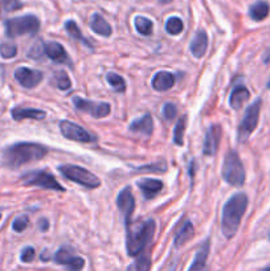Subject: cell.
<instances>
[{
  "instance_id": "cell-21",
  "label": "cell",
  "mask_w": 270,
  "mask_h": 271,
  "mask_svg": "<svg viewBox=\"0 0 270 271\" xmlns=\"http://www.w3.org/2000/svg\"><path fill=\"white\" fill-rule=\"evenodd\" d=\"M249 98H250V93H249V90L246 89L245 86L244 85L236 86V87L232 90V93H230V98H229L230 107L235 109V110H240V109L244 106V103L248 102Z\"/></svg>"
},
{
  "instance_id": "cell-31",
  "label": "cell",
  "mask_w": 270,
  "mask_h": 271,
  "mask_svg": "<svg viewBox=\"0 0 270 271\" xmlns=\"http://www.w3.org/2000/svg\"><path fill=\"white\" fill-rule=\"evenodd\" d=\"M23 7L20 0H0V17L8 12H15Z\"/></svg>"
},
{
  "instance_id": "cell-7",
  "label": "cell",
  "mask_w": 270,
  "mask_h": 271,
  "mask_svg": "<svg viewBox=\"0 0 270 271\" xmlns=\"http://www.w3.org/2000/svg\"><path fill=\"white\" fill-rule=\"evenodd\" d=\"M261 105H262V101L258 98L246 109L245 115H244L243 120H241V123L239 126V130H237V141H239V143H244V142L248 141L252 132L256 130L258 119H260Z\"/></svg>"
},
{
  "instance_id": "cell-46",
  "label": "cell",
  "mask_w": 270,
  "mask_h": 271,
  "mask_svg": "<svg viewBox=\"0 0 270 271\" xmlns=\"http://www.w3.org/2000/svg\"><path fill=\"white\" fill-rule=\"evenodd\" d=\"M269 237H270V236H269Z\"/></svg>"
},
{
  "instance_id": "cell-41",
  "label": "cell",
  "mask_w": 270,
  "mask_h": 271,
  "mask_svg": "<svg viewBox=\"0 0 270 271\" xmlns=\"http://www.w3.org/2000/svg\"><path fill=\"white\" fill-rule=\"evenodd\" d=\"M172 0H159V3L162 4H167V3H171Z\"/></svg>"
},
{
  "instance_id": "cell-14",
  "label": "cell",
  "mask_w": 270,
  "mask_h": 271,
  "mask_svg": "<svg viewBox=\"0 0 270 271\" xmlns=\"http://www.w3.org/2000/svg\"><path fill=\"white\" fill-rule=\"evenodd\" d=\"M221 142V126L220 124H212L207 131L203 147V154L207 156H213L217 152Z\"/></svg>"
},
{
  "instance_id": "cell-20",
  "label": "cell",
  "mask_w": 270,
  "mask_h": 271,
  "mask_svg": "<svg viewBox=\"0 0 270 271\" xmlns=\"http://www.w3.org/2000/svg\"><path fill=\"white\" fill-rule=\"evenodd\" d=\"M175 81H176V77L172 73L159 72L154 76V78L151 81V85H152V89L157 90V92H166L175 85Z\"/></svg>"
},
{
  "instance_id": "cell-42",
  "label": "cell",
  "mask_w": 270,
  "mask_h": 271,
  "mask_svg": "<svg viewBox=\"0 0 270 271\" xmlns=\"http://www.w3.org/2000/svg\"><path fill=\"white\" fill-rule=\"evenodd\" d=\"M265 62H266V64L267 62H270V53L266 56V57H265Z\"/></svg>"
},
{
  "instance_id": "cell-1",
  "label": "cell",
  "mask_w": 270,
  "mask_h": 271,
  "mask_svg": "<svg viewBox=\"0 0 270 271\" xmlns=\"http://www.w3.org/2000/svg\"><path fill=\"white\" fill-rule=\"evenodd\" d=\"M246 208H248V196L243 192L233 195L226 201L221 214V232L224 237L230 240L236 236Z\"/></svg>"
},
{
  "instance_id": "cell-11",
  "label": "cell",
  "mask_w": 270,
  "mask_h": 271,
  "mask_svg": "<svg viewBox=\"0 0 270 271\" xmlns=\"http://www.w3.org/2000/svg\"><path fill=\"white\" fill-rule=\"evenodd\" d=\"M53 259L56 261V263L66 266L69 271H81L85 266V259L81 257H77L69 246L58 249Z\"/></svg>"
},
{
  "instance_id": "cell-43",
  "label": "cell",
  "mask_w": 270,
  "mask_h": 271,
  "mask_svg": "<svg viewBox=\"0 0 270 271\" xmlns=\"http://www.w3.org/2000/svg\"><path fill=\"white\" fill-rule=\"evenodd\" d=\"M262 271H270V266H269V267H266V268H263Z\"/></svg>"
},
{
  "instance_id": "cell-9",
  "label": "cell",
  "mask_w": 270,
  "mask_h": 271,
  "mask_svg": "<svg viewBox=\"0 0 270 271\" xmlns=\"http://www.w3.org/2000/svg\"><path fill=\"white\" fill-rule=\"evenodd\" d=\"M73 105L77 110L92 115L93 118H105L111 111V107L107 102H94V101L84 100L80 97H73Z\"/></svg>"
},
{
  "instance_id": "cell-10",
  "label": "cell",
  "mask_w": 270,
  "mask_h": 271,
  "mask_svg": "<svg viewBox=\"0 0 270 271\" xmlns=\"http://www.w3.org/2000/svg\"><path fill=\"white\" fill-rule=\"evenodd\" d=\"M58 126H60L61 134L69 141L79 142V143H93V142H96L94 135L89 134L85 128H82L81 126L73 123L70 120H61Z\"/></svg>"
},
{
  "instance_id": "cell-13",
  "label": "cell",
  "mask_w": 270,
  "mask_h": 271,
  "mask_svg": "<svg viewBox=\"0 0 270 271\" xmlns=\"http://www.w3.org/2000/svg\"><path fill=\"white\" fill-rule=\"evenodd\" d=\"M117 205L122 212L125 217V225L131 222V216H133L134 210H135V199H134L131 189L129 187L123 188L117 197Z\"/></svg>"
},
{
  "instance_id": "cell-18",
  "label": "cell",
  "mask_w": 270,
  "mask_h": 271,
  "mask_svg": "<svg viewBox=\"0 0 270 271\" xmlns=\"http://www.w3.org/2000/svg\"><path fill=\"white\" fill-rule=\"evenodd\" d=\"M209 249H211L209 240L204 241V244L196 251V255L194 258L192 264L189 266L188 271H207V258L209 255Z\"/></svg>"
},
{
  "instance_id": "cell-12",
  "label": "cell",
  "mask_w": 270,
  "mask_h": 271,
  "mask_svg": "<svg viewBox=\"0 0 270 271\" xmlns=\"http://www.w3.org/2000/svg\"><path fill=\"white\" fill-rule=\"evenodd\" d=\"M15 78L25 89H33L43 81L44 74L40 70H36V69L21 66V68H17L15 70Z\"/></svg>"
},
{
  "instance_id": "cell-17",
  "label": "cell",
  "mask_w": 270,
  "mask_h": 271,
  "mask_svg": "<svg viewBox=\"0 0 270 271\" xmlns=\"http://www.w3.org/2000/svg\"><path fill=\"white\" fill-rule=\"evenodd\" d=\"M129 130H130L131 132H135V134H142L146 135V137H150V135L152 134V131H154V120H152V117H151L150 114H144L142 118L131 122Z\"/></svg>"
},
{
  "instance_id": "cell-32",
  "label": "cell",
  "mask_w": 270,
  "mask_h": 271,
  "mask_svg": "<svg viewBox=\"0 0 270 271\" xmlns=\"http://www.w3.org/2000/svg\"><path fill=\"white\" fill-rule=\"evenodd\" d=\"M17 55V47L11 42H3L0 44V56L3 59H14Z\"/></svg>"
},
{
  "instance_id": "cell-16",
  "label": "cell",
  "mask_w": 270,
  "mask_h": 271,
  "mask_svg": "<svg viewBox=\"0 0 270 271\" xmlns=\"http://www.w3.org/2000/svg\"><path fill=\"white\" fill-rule=\"evenodd\" d=\"M138 187L144 199L151 200L163 189V183L157 178H142L140 182H138Z\"/></svg>"
},
{
  "instance_id": "cell-23",
  "label": "cell",
  "mask_w": 270,
  "mask_h": 271,
  "mask_svg": "<svg viewBox=\"0 0 270 271\" xmlns=\"http://www.w3.org/2000/svg\"><path fill=\"white\" fill-rule=\"evenodd\" d=\"M90 28L97 34H101V36H105V37H109L113 33L111 25L99 14H93L92 19H90Z\"/></svg>"
},
{
  "instance_id": "cell-38",
  "label": "cell",
  "mask_w": 270,
  "mask_h": 271,
  "mask_svg": "<svg viewBox=\"0 0 270 271\" xmlns=\"http://www.w3.org/2000/svg\"><path fill=\"white\" fill-rule=\"evenodd\" d=\"M28 223H29V220H28L27 216H20L17 217L16 220L14 221V223H12V229L15 230V232H24L25 229H27Z\"/></svg>"
},
{
  "instance_id": "cell-3",
  "label": "cell",
  "mask_w": 270,
  "mask_h": 271,
  "mask_svg": "<svg viewBox=\"0 0 270 271\" xmlns=\"http://www.w3.org/2000/svg\"><path fill=\"white\" fill-rule=\"evenodd\" d=\"M48 154V148L37 143H16L6 148L3 154L4 163L12 168H17L21 165L32 163V161L40 160Z\"/></svg>"
},
{
  "instance_id": "cell-35",
  "label": "cell",
  "mask_w": 270,
  "mask_h": 271,
  "mask_svg": "<svg viewBox=\"0 0 270 271\" xmlns=\"http://www.w3.org/2000/svg\"><path fill=\"white\" fill-rule=\"evenodd\" d=\"M56 82H57V87L60 90H69L72 87V81H70L68 74L62 70L56 74Z\"/></svg>"
},
{
  "instance_id": "cell-37",
  "label": "cell",
  "mask_w": 270,
  "mask_h": 271,
  "mask_svg": "<svg viewBox=\"0 0 270 271\" xmlns=\"http://www.w3.org/2000/svg\"><path fill=\"white\" fill-rule=\"evenodd\" d=\"M178 114V107L175 106L174 103L167 102L163 106V115L167 120H174Z\"/></svg>"
},
{
  "instance_id": "cell-39",
  "label": "cell",
  "mask_w": 270,
  "mask_h": 271,
  "mask_svg": "<svg viewBox=\"0 0 270 271\" xmlns=\"http://www.w3.org/2000/svg\"><path fill=\"white\" fill-rule=\"evenodd\" d=\"M34 257H36V251H34L33 247L27 246L23 249V251H21L20 259L23 262H25V263H29V262L33 261Z\"/></svg>"
},
{
  "instance_id": "cell-26",
  "label": "cell",
  "mask_w": 270,
  "mask_h": 271,
  "mask_svg": "<svg viewBox=\"0 0 270 271\" xmlns=\"http://www.w3.org/2000/svg\"><path fill=\"white\" fill-rule=\"evenodd\" d=\"M134 24H135V28H137V31L139 32L140 34H143V36H150L152 33V28H154V24H152V21L147 17L143 16H137L135 17V20H134Z\"/></svg>"
},
{
  "instance_id": "cell-40",
  "label": "cell",
  "mask_w": 270,
  "mask_h": 271,
  "mask_svg": "<svg viewBox=\"0 0 270 271\" xmlns=\"http://www.w3.org/2000/svg\"><path fill=\"white\" fill-rule=\"evenodd\" d=\"M38 228H40V229L43 230V232H45V230H48L49 222L47 220H45V218H43V220H41L40 222H38Z\"/></svg>"
},
{
  "instance_id": "cell-44",
  "label": "cell",
  "mask_w": 270,
  "mask_h": 271,
  "mask_svg": "<svg viewBox=\"0 0 270 271\" xmlns=\"http://www.w3.org/2000/svg\"><path fill=\"white\" fill-rule=\"evenodd\" d=\"M267 87H269V89H270V81H269V82H267Z\"/></svg>"
},
{
  "instance_id": "cell-45",
  "label": "cell",
  "mask_w": 270,
  "mask_h": 271,
  "mask_svg": "<svg viewBox=\"0 0 270 271\" xmlns=\"http://www.w3.org/2000/svg\"><path fill=\"white\" fill-rule=\"evenodd\" d=\"M0 218H2V213H0Z\"/></svg>"
},
{
  "instance_id": "cell-27",
  "label": "cell",
  "mask_w": 270,
  "mask_h": 271,
  "mask_svg": "<svg viewBox=\"0 0 270 271\" xmlns=\"http://www.w3.org/2000/svg\"><path fill=\"white\" fill-rule=\"evenodd\" d=\"M185 124H187V115H181L178 119V123H176L174 130V142L178 146H183L184 144L183 137H184Z\"/></svg>"
},
{
  "instance_id": "cell-8",
  "label": "cell",
  "mask_w": 270,
  "mask_h": 271,
  "mask_svg": "<svg viewBox=\"0 0 270 271\" xmlns=\"http://www.w3.org/2000/svg\"><path fill=\"white\" fill-rule=\"evenodd\" d=\"M23 183L28 187H40L44 189H52L58 192H65V188L60 184L55 178V176L51 175L47 171H33L23 176Z\"/></svg>"
},
{
  "instance_id": "cell-5",
  "label": "cell",
  "mask_w": 270,
  "mask_h": 271,
  "mask_svg": "<svg viewBox=\"0 0 270 271\" xmlns=\"http://www.w3.org/2000/svg\"><path fill=\"white\" fill-rule=\"evenodd\" d=\"M6 34L8 37H17L23 34H36L40 29V20L34 15L14 17L4 21Z\"/></svg>"
},
{
  "instance_id": "cell-30",
  "label": "cell",
  "mask_w": 270,
  "mask_h": 271,
  "mask_svg": "<svg viewBox=\"0 0 270 271\" xmlns=\"http://www.w3.org/2000/svg\"><path fill=\"white\" fill-rule=\"evenodd\" d=\"M183 29H184V24H183L180 17L172 16L170 17L167 23H166V31H167V33L172 34V36H176V34L181 33Z\"/></svg>"
},
{
  "instance_id": "cell-19",
  "label": "cell",
  "mask_w": 270,
  "mask_h": 271,
  "mask_svg": "<svg viewBox=\"0 0 270 271\" xmlns=\"http://www.w3.org/2000/svg\"><path fill=\"white\" fill-rule=\"evenodd\" d=\"M207 48H208V36H207L205 31L200 29V31L196 32L195 37L192 38L189 49L196 59H202L207 52Z\"/></svg>"
},
{
  "instance_id": "cell-22",
  "label": "cell",
  "mask_w": 270,
  "mask_h": 271,
  "mask_svg": "<svg viewBox=\"0 0 270 271\" xmlns=\"http://www.w3.org/2000/svg\"><path fill=\"white\" fill-rule=\"evenodd\" d=\"M194 234H195V228L192 225V222L189 220L184 221L183 225L178 229V232L175 233V246L176 247H181L185 242H188L192 237H194Z\"/></svg>"
},
{
  "instance_id": "cell-25",
  "label": "cell",
  "mask_w": 270,
  "mask_h": 271,
  "mask_svg": "<svg viewBox=\"0 0 270 271\" xmlns=\"http://www.w3.org/2000/svg\"><path fill=\"white\" fill-rule=\"evenodd\" d=\"M270 7L266 2H257L249 8V16L254 21H262L269 16Z\"/></svg>"
},
{
  "instance_id": "cell-36",
  "label": "cell",
  "mask_w": 270,
  "mask_h": 271,
  "mask_svg": "<svg viewBox=\"0 0 270 271\" xmlns=\"http://www.w3.org/2000/svg\"><path fill=\"white\" fill-rule=\"evenodd\" d=\"M44 56H45V44L41 41V40L36 42V44L31 48L29 53H28V57H31V59L33 60H40L43 59Z\"/></svg>"
},
{
  "instance_id": "cell-6",
  "label": "cell",
  "mask_w": 270,
  "mask_h": 271,
  "mask_svg": "<svg viewBox=\"0 0 270 271\" xmlns=\"http://www.w3.org/2000/svg\"><path fill=\"white\" fill-rule=\"evenodd\" d=\"M58 172H60L64 177L68 178V180H72V182L77 183V184L85 187V188L94 189L101 186V180H99L93 172L88 171L86 168H82L80 165H60V167H58Z\"/></svg>"
},
{
  "instance_id": "cell-28",
  "label": "cell",
  "mask_w": 270,
  "mask_h": 271,
  "mask_svg": "<svg viewBox=\"0 0 270 271\" xmlns=\"http://www.w3.org/2000/svg\"><path fill=\"white\" fill-rule=\"evenodd\" d=\"M106 79L107 82H109V85L115 90L117 93H123V92L126 90V82H125V79H123L120 74L110 72L107 73Z\"/></svg>"
},
{
  "instance_id": "cell-33",
  "label": "cell",
  "mask_w": 270,
  "mask_h": 271,
  "mask_svg": "<svg viewBox=\"0 0 270 271\" xmlns=\"http://www.w3.org/2000/svg\"><path fill=\"white\" fill-rule=\"evenodd\" d=\"M140 257L137 259V263H135V270L137 271H150L151 268V258L150 253H142L139 254Z\"/></svg>"
},
{
  "instance_id": "cell-2",
  "label": "cell",
  "mask_w": 270,
  "mask_h": 271,
  "mask_svg": "<svg viewBox=\"0 0 270 271\" xmlns=\"http://www.w3.org/2000/svg\"><path fill=\"white\" fill-rule=\"evenodd\" d=\"M157 229V223L154 220L137 221L126 225V247L130 257H137L142 254L148 244L151 242Z\"/></svg>"
},
{
  "instance_id": "cell-29",
  "label": "cell",
  "mask_w": 270,
  "mask_h": 271,
  "mask_svg": "<svg viewBox=\"0 0 270 271\" xmlns=\"http://www.w3.org/2000/svg\"><path fill=\"white\" fill-rule=\"evenodd\" d=\"M65 29H66V32L69 33V36H72L73 38H75V40H79L80 42H84V44L88 45L89 48L92 47V45H90L89 42H88V40H86V38L84 37V36H82V33H81V31H80L79 25L75 24V21H73V20L66 21V23H65Z\"/></svg>"
},
{
  "instance_id": "cell-34",
  "label": "cell",
  "mask_w": 270,
  "mask_h": 271,
  "mask_svg": "<svg viewBox=\"0 0 270 271\" xmlns=\"http://www.w3.org/2000/svg\"><path fill=\"white\" fill-rule=\"evenodd\" d=\"M137 172H166L167 171V163L164 160L159 161V163H154V164L143 165L139 168L135 169Z\"/></svg>"
},
{
  "instance_id": "cell-24",
  "label": "cell",
  "mask_w": 270,
  "mask_h": 271,
  "mask_svg": "<svg viewBox=\"0 0 270 271\" xmlns=\"http://www.w3.org/2000/svg\"><path fill=\"white\" fill-rule=\"evenodd\" d=\"M47 113L38 109H23V107H16L12 110V118L15 120H23V119H44Z\"/></svg>"
},
{
  "instance_id": "cell-4",
  "label": "cell",
  "mask_w": 270,
  "mask_h": 271,
  "mask_svg": "<svg viewBox=\"0 0 270 271\" xmlns=\"http://www.w3.org/2000/svg\"><path fill=\"white\" fill-rule=\"evenodd\" d=\"M222 178L233 187H243L245 183V168L236 151H229L222 163Z\"/></svg>"
},
{
  "instance_id": "cell-15",
  "label": "cell",
  "mask_w": 270,
  "mask_h": 271,
  "mask_svg": "<svg viewBox=\"0 0 270 271\" xmlns=\"http://www.w3.org/2000/svg\"><path fill=\"white\" fill-rule=\"evenodd\" d=\"M45 56L49 57L52 61L57 62V64H68V65L72 64L65 48L60 42L51 41L48 44H45Z\"/></svg>"
}]
</instances>
